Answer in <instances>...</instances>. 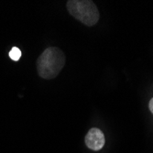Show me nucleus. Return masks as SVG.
<instances>
[{
    "label": "nucleus",
    "instance_id": "1",
    "mask_svg": "<svg viewBox=\"0 0 153 153\" xmlns=\"http://www.w3.org/2000/svg\"><path fill=\"white\" fill-rule=\"evenodd\" d=\"M66 62L65 54L58 47H49L37 60V72L42 79H54L62 72Z\"/></svg>",
    "mask_w": 153,
    "mask_h": 153
},
{
    "label": "nucleus",
    "instance_id": "2",
    "mask_svg": "<svg viewBox=\"0 0 153 153\" xmlns=\"http://www.w3.org/2000/svg\"><path fill=\"white\" fill-rule=\"evenodd\" d=\"M66 7L72 17L88 27L94 26L100 19L98 8L91 0H68Z\"/></svg>",
    "mask_w": 153,
    "mask_h": 153
},
{
    "label": "nucleus",
    "instance_id": "3",
    "mask_svg": "<svg viewBox=\"0 0 153 153\" xmlns=\"http://www.w3.org/2000/svg\"><path fill=\"white\" fill-rule=\"evenodd\" d=\"M85 142L86 147L91 150L98 151L102 149L105 146V135L101 129L97 128H93L85 135Z\"/></svg>",
    "mask_w": 153,
    "mask_h": 153
},
{
    "label": "nucleus",
    "instance_id": "4",
    "mask_svg": "<svg viewBox=\"0 0 153 153\" xmlns=\"http://www.w3.org/2000/svg\"><path fill=\"white\" fill-rule=\"evenodd\" d=\"M21 51L18 48V47H13L11 49V51H9L8 55H9V58L14 61V62H18L19 61L20 57H21Z\"/></svg>",
    "mask_w": 153,
    "mask_h": 153
},
{
    "label": "nucleus",
    "instance_id": "5",
    "mask_svg": "<svg viewBox=\"0 0 153 153\" xmlns=\"http://www.w3.org/2000/svg\"><path fill=\"white\" fill-rule=\"evenodd\" d=\"M149 110H150V112L152 113V115H153V97L152 98L149 100Z\"/></svg>",
    "mask_w": 153,
    "mask_h": 153
}]
</instances>
